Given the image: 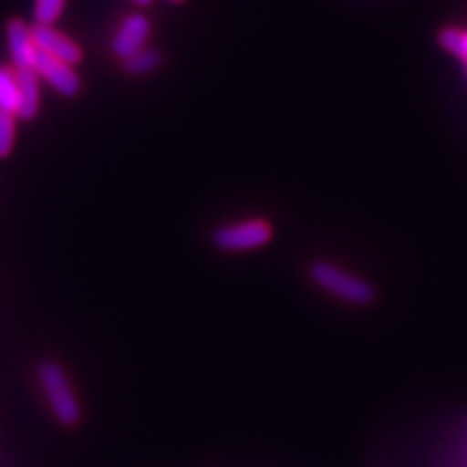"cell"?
I'll return each mask as SVG.
<instances>
[{
  "instance_id": "obj_10",
  "label": "cell",
  "mask_w": 467,
  "mask_h": 467,
  "mask_svg": "<svg viewBox=\"0 0 467 467\" xmlns=\"http://www.w3.org/2000/svg\"><path fill=\"white\" fill-rule=\"evenodd\" d=\"M160 63H162V57H160V53L156 49H149V47L140 49L139 53H135L133 57H129L123 61L125 70L130 72V75H137V77L149 75V72H152L160 67Z\"/></svg>"
},
{
  "instance_id": "obj_4",
  "label": "cell",
  "mask_w": 467,
  "mask_h": 467,
  "mask_svg": "<svg viewBox=\"0 0 467 467\" xmlns=\"http://www.w3.org/2000/svg\"><path fill=\"white\" fill-rule=\"evenodd\" d=\"M34 70L37 72V77L49 82L58 94H63L67 98L77 96L80 92V78L75 70H72L70 65L58 61V58L37 51L36 61H34Z\"/></svg>"
},
{
  "instance_id": "obj_5",
  "label": "cell",
  "mask_w": 467,
  "mask_h": 467,
  "mask_svg": "<svg viewBox=\"0 0 467 467\" xmlns=\"http://www.w3.org/2000/svg\"><path fill=\"white\" fill-rule=\"evenodd\" d=\"M150 36V22L142 14H130L127 16L117 34L111 41V49L113 53L125 61V58L133 57L140 49L146 47V41H149Z\"/></svg>"
},
{
  "instance_id": "obj_6",
  "label": "cell",
  "mask_w": 467,
  "mask_h": 467,
  "mask_svg": "<svg viewBox=\"0 0 467 467\" xmlns=\"http://www.w3.org/2000/svg\"><path fill=\"white\" fill-rule=\"evenodd\" d=\"M32 36L36 41V47L41 53H47L58 61H63L67 65H77L80 61V47L77 46L75 41L65 37L63 34H58L57 29H53L51 26L46 24H36L32 27Z\"/></svg>"
},
{
  "instance_id": "obj_14",
  "label": "cell",
  "mask_w": 467,
  "mask_h": 467,
  "mask_svg": "<svg viewBox=\"0 0 467 467\" xmlns=\"http://www.w3.org/2000/svg\"><path fill=\"white\" fill-rule=\"evenodd\" d=\"M16 133V115L0 109V158H6L14 146Z\"/></svg>"
},
{
  "instance_id": "obj_1",
  "label": "cell",
  "mask_w": 467,
  "mask_h": 467,
  "mask_svg": "<svg viewBox=\"0 0 467 467\" xmlns=\"http://www.w3.org/2000/svg\"><path fill=\"white\" fill-rule=\"evenodd\" d=\"M310 276L316 286L350 306H368L376 298V288L367 279L331 261H314Z\"/></svg>"
},
{
  "instance_id": "obj_9",
  "label": "cell",
  "mask_w": 467,
  "mask_h": 467,
  "mask_svg": "<svg viewBox=\"0 0 467 467\" xmlns=\"http://www.w3.org/2000/svg\"><path fill=\"white\" fill-rule=\"evenodd\" d=\"M0 109L14 115L18 111L16 72L10 68H0Z\"/></svg>"
},
{
  "instance_id": "obj_15",
  "label": "cell",
  "mask_w": 467,
  "mask_h": 467,
  "mask_svg": "<svg viewBox=\"0 0 467 467\" xmlns=\"http://www.w3.org/2000/svg\"><path fill=\"white\" fill-rule=\"evenodd\" d=\"M133 3L139 6H149V5H152V0H133Z\"/></svg>"
},
{
  "instance_id": "obj_7",
  "label": "cell",
  "mask_w": 467,
  "mask_h": 467,
  "mask_svg": "<svg viewBox=\"0 0 467 467\" xmlns=\"http://www.w3.org/2000/svg\"><path fill=\"white\" fill-rule=\"evenodd\" d=\"M6 39H8L12 63L16 67V70L34 68L37 47L32 36V27H27L22 20H10L6 27Z\"/></svg>"
},
{
  "instance_id": "obj_11",
  "label": "cell",
  "mask_w": 467,
  "mask_h": 467,
  "mask_svg": "<svg viewBox=\"0 0 467 467\" xmlns=\"http://www.w3.org/2000/svg\"><path fill=\"white\" fill-rule=\"evenodd\" d=\"M441 46L451 53L456 55L458 58H462V61L465 63L467 67V32H462V29H444V32L441 34Z\"/></svg>"
},
{
  "instance_id": "obj_13",
  "label": "cell",
  "mask_w": 467,
  "mask_h": 467,
  "mask_svg": "<svg viewBox=\"0 0 467 467\" xmlns=\"http://www.w3.org/2000/svg\"><path fill=\"white\" fill-rule=\"evenodd\" d=\"M65 8V0H36L34 6V16L37 24L51 26L61 16Z\"/></svg>"
},
{
  "instance_id": "obj_2",
  "label": "cell",
  "mask_w": 467,
  "mask_h": 467,
  "mask_svg": "<svg viewBox=\"0 0 467 467\" xmlns=\"http://www.w3.org/2000/svg\"><path fill=\"white\" fill-rule=\"evenodd\" d=\"M39 382L43 391L49 400V405L53 409V413L57 420L65 427H75L80 420V405L78 400L72 391L68 378L65 370L61 368V364H57L55 360H43L39 364Z\"/></svg>"
},
{
  "instance_id": "obj_8",
  "label": "cell",
  "mask_w": 467,
  "mask_h": 467,
  "mask_svg": "<svg viewBox=\"0 0 467 467\" xmlns=\"http://www.w3.org/2000/svg\"><path fill=\"white\" fill-rule=\"evenodd\" d=\"M18 111L20 119H34L39 109V77L34 68H18Z\"/></svg>"
},
{
  "instance_id": "obj_3",
  "label": "cell",
  "mask_w": 467,
  "mask_h": 467,
  "mask_svg": "<svg viewBox=\"0 0 467 467\" xmlns=\"http://www.w3.org/2000/svg\"><path fill=\"white\" fill-rule=\"evenodd\" d=\"M271 236L273 230L269 223L261 221V218H247V221L218 226L213 232V244L216 250L226 254H244L267 245Z\"/></svg>"
},
{
  "instance_id": "obj_16",
  "label": "cell",
  "mask_w": 467,
  "mask_h": 467,
  "mask_svg": "<svg viewBox=\"0 0 467 467\" xmlns=\"http://www.w3.org/2000/svg\"><path fill=\"white\" fill-rule=\"evenodd\" d=\"M171 3H180V0H171Z\"/></svg>"
},
{
  "instance_id": "obj_12",
  "label": "cell",
  "mask_w": 467,
  "mask_h": 467,
  "mask_svg": "<svg viewBox=\"0 0 467 467\" xmlns=\"http://www.w3.org/2000/svg\"><path fill=\"white\" fill-rule=\"evenodd\" d=\"M444 467H467V427L458 434L454 444L446 446Z\"/></svg>"
}]
</instances>
